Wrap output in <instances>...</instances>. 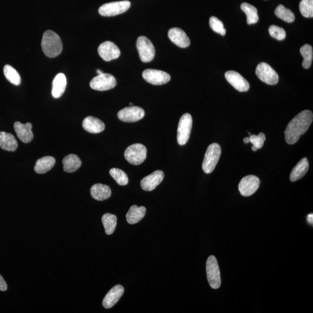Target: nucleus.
Wrapping results in <instances>:
<instances>
[{"instance_id":"obj_32","label":"nucleus","mask_w":313,"mask_h":313,"mask_svg":"<svg viewBox=\"0 0 313 313\" xmlns=\"http://www.w3.org/2000/svg\"><path fill=\"white\" fill-rule=\"evenodd\" d=\"M301 54L304 57V61L302 63L303 67L305 69H309L311 67L313 57V47L311 45L305 44L300 49Z\"/></svg>"},{"instance_id":"obj_39","label":"nucleus","mask_w":313,"mask_h":313,"mask_svg":"<svg viewBox=\"0 0 313 313\" xmlns=\"http://www.w3.org/2000/svg\"><path fill=\"white\" fill-rule=\"evenodd\" d=\"M307 220L310 224L313 225V214H310L309 215H308Z\"/></svg>"},{"instance_id":"obj_2","label":"nucleus","mask_w":313,"mask_h":313,"mask_svg":"<svg viewBox=\"0 0 313 313\" xmlns=\"http://www.w3.org/2000/svg\"><path fill=\"white\" fill-rule=\"evenodd\" d=\"M42 50L47 57L53 58L61 54L63 44L60 37L51 30L43 34L41 41Z\"/></svg>"},{"instance_id":"obj_5","label":"nucleus","mask_w":313,"mask_h":313,"mask_svg":"<svg viewBox=\"0 0 313 313\" xmlns=\"http://www.w3.org/2000/svg\"><path fill=\"white\" fill-rule=\"evenodd\" d=\"M192 125V117L190 114H184L180 118L177 132V141L179 145H186L189 141Z\"/></svg>"},{"instance_id":"obj_12","label":"nucleus","mask_w":313,"mask_h":313,"mask_svg":"<svg viewBox=\"0 0 313 313\" xmlns=\"http://www.w3.org/2000/svg\"><path fill=\"white\" fill-rule=\"evenodd\" d=\"M260 186L259 177L254 175H248L240 181L238 189L243 196L249 197L255 193Z\"/></svg>"},{"instance_id":"obj_6","label":"nucleus","mask_w":313,"mask_h":313,"mask_svg":"<svg viewBox=\"0 0 313 313\" xmlns=\"http://www.w3.org/2000/svg\"><path fill=\"white\" fill-rule=\"evenodd\" d=\"M207 279L211 288L218 289L221 287V277L220 270L217 259L211 255L208 257L206 263Z\"/></svg>"},{"instance_id":"obj_42","label":"nucleus","mask_w":313,"mask_h":313,"mask_svg":"<svg viewBox=\"0 0 313 313\" xmlns=\"http://www.w3.org/2000/svg\"><path fill=\"white\" fill-rule=\"evenodd\" d=\"M130 105H132V104H133V103H130Z\"/></svg>"},{"instance_id":"obj_37","label":"nucleus","mask_w":313,"mask_h":313,"mask_svg":"<svg viewBox=\"0 0 313 313\" xmlns=\"http://www.w3.org/2000/svg\"><path fill=\"white\" fill-rule=\"evenodd\" d=\"M270 36L278 40H283L286 37V32L283 28L276 25H271L269 29Z\"/></svg>"},{"instance_id":"obj_41","label":"nucleus","mask_w":313,"mask_h":313,"mask_svg":"<svg viewBox=\"0 0 313 313\" xmlns=\"http://www.w3.org/2000/svg\"><path fill=\"white\" fill-rule=\"evenodd\" d=\"M96 73H97V75H102L103 73V72L101 71L99 69L96 70Z\"/></svg>"},{"instance_id":"obj_17","label":"nucleus","mask_w":313,"mask_h":313,"mask_svg":"<svg viewBox=\"0 0 313 313\" xmlns=\"http://www.w3.org/2000/svg\"><path fill=\"white\" fill-rule=\"evenodd\" d=\"M124 288L121 285H117L111 288L104 297L103 306L105 309H110L117 304L124 294Z\"/></svg>"},{"instance_id":"obj_15","label":"nucleus","mask_w":313,"mask_h":313,"mask_svg":"<svg viewBox=\"0 0 313 313\" xmlns=\"http://www.w3.org/2000/svg\"><path fill=\"white\" fill-rule=\"evenodd\" d=\"M227 81L239 92L248 91L250 88L249 83L238 72L228 71L225 73Z\"/></svg>"},{"instance_id":"obj_7","label":"nucleus","mask_w":313,"mask_h":313,"mask_svg":"<svg viewBox=\"0 0 313 313\" xmlns=\"http://www.w3.org/2000/svg\"><path fill=\"white\" fill-rule=\"evenodd\" d=\"M129 1H121L106 3L100 7L99 13L103 16H114L123 13L130 8Z\"/></svg>"},{"instance_id":"obj_4","label":"nucleus","mask_w":313,"mask_h":313,"mask_svg":"<svg viewBox=\"0 0 313 313\" xmlns=\"http://www.w3.org/2000/svg\"><path fill=\"white\" fill-rule=\"evenodd\" d=\"M124 156L131 164L140 165L145 161L147 156V149L140 144L132 145L125 150Z\"/></svg>"},{"instance_id":"obj_33","label":"nucleus","mask_w":313,"mask_h":313,"mask_svg":"<svg viewBox=\"0 0 313 313\" xmlns=\"http://www.w3.org/2000/svg\"><path fill=\"white\" fill-rule=\"evenodd\" d=\"M110 175L120 186H126L128 183V177L126 173L120 169L112 168L110 170Z\"/></svg>"},{"instance_id":"obj_9","label":"nucleus","mask_w":313,"mask_h":313,"mask_svg":"<svg viewBox=\"0 0 313 313\" xmlns=\"http://www.w3.org/2000/svg\"><path fill=\"white\" fill-rule=\"evenodd\" d=\"M255 72L261 81L267 84L276 85L279 80L277 73L266 63H260L257 66Z\"/></svg>"},{"instance_id":"obj_11","label":"nucleus","mask_w":313,"mask_h":313,"mask_svg":"<svg viewBox=\"0 0 313 313\" xmlns=\"http://www.w3.org/2000/svg\"><path fill=\"white\" fill-rule=\"evenodd\" d=\"M142 76L146 81L155 85L165 84L170 79L168 73L155 69L145 70L142 73Z\"/></svg>"},{"instance_id":"obj_26","label":"nucleus","mask_w":313,"mask_h":313,"mask_svg":"<svg viewBox=\"0 0 313 313\" xmlns=\"http://www.w3.org/2000/svg\"><path fill=\"white\" fill-rule=\"evenodd\" d=\"M53 156H46L37 160L34 166V170L37 173H45L50 170L55 164Z\"/></svg>"},{"instance_id":"obj_30","label":"nucleus","mask_w":313,"mask_h":313,"mask_svg":"<svg viewBox=\"0 0 313 313\" xmlns=\"http://www.w3.org/2000/svg\"><path fill=\"white\" fill-rule=\"evenodd\" d=\"M274 13L278 18L288 23L293 22L295 19L294 13L283 5H278L275 10Z\"/></svg>"},{"instance_id":"obj_21","label":"nucleus","mask_w":313,"mask_h":313,"mask_svg":"<svg viewBox=\"0 0 313 313\" xmlns=\"http://www.w3.org/2000/svg\"><path fill=\"white\" fill-rule=\"evenodd\" d=\"M66 85H67V79L65 75L63 73H59L56 76L52 82V96L56 99L59 98L64 93Z\"/></svg>"},{"instance_id":"obj_14","label":"nucleus","mask_w":313,"mask_h":313,"mask_svg":"<svg viewBox=\"0 0 313 313\" xmlns=\"http://www.w3.org/2000/svg\"><path fill=\"white\" fill-rule=\"evenodd\" d=\"M97 51L100 57L106 62L116 59L121 55L120 49L111 41H106L101 44Z\"/></svg>"},{"instance_id":"obj_19","label":"nucleus","mask_w":313,"mask_h":313,"mask_svg":"<svg viewBox=\"0 0 313 313\" xmlns=\"http://www.w3.org/2000/svg\"><path fill=\"white\" fill-rule=\"evenodd\" d=\"M31 129L32 125L29 123L23 124L20 122H15L14 124V130L17 137L24 144H28L33 140V133Z\"/></svg>"},{"instance_id":"obj_1","label":"nucleus","mask_w":313,"mask_h":313,"mask_svg":"<svg viewBox=\"0 0 313 313\" xmlns=\"http://www.w3.org/2000/svg\"><path fill=\"white\" fill-rule=\"evenodd\" d=\"M313 120L311 111L306 110L299 113L289 123L285 131V138L288 144L297 143L301 136L306 133Z\"/></svg>"},{"instance_id":"obj_10","label":"nucleus","mask_w":313,"mask_h":313,"mask_svg":"<svg viewBox=\"0 0 313 313\" xmlns=\"http://www.w3.org/2000/svg\"><path fill=\"white\" fill-rule=\"evenodd\" d=\"M116 84V79L114 77L107 73H103L95 77L90 82V88L99 91L113 89Z\"/></svg>"},{"instance_id":"obj_18","label":"nucleus","mask_w":313,"mask_h":313,"mask_svg":"<svg viewBox=\"0 0 313 313\" xmlns=\"http://www.w3.org/2000/svg\"><path fill=\"white\" fill-rule=\"evenodd\" d=\"M170 41L180 48H187L190 44L189 38L184 31L180 28L174 27L168 31Z\"/></svg>"},{"instance_id":"obj_13","label":"nucleus","mask_w":313,"mask_h":313,"mask_svg":"<svg viewBox=\"0 0 313 313\" xmlns=\"http://www.w3.org/2000/svg\"><path fill=\"white\" fill-rule=\"evenodd\" d=\"M145 111L141 107L131 106L125 107L118 113V118L125 123H135L145 116Z\"/></svg>"},{"instance_id":"obj_29","label":"nucleus","mask_w":313,"mask_h":313,"mask_svg":"<svg viewBox=\"0 0 313 313\" xmlns=\"http://www.w3.org/2000/svg\"><path fill=\"white\" fill-rule=\"evenodd\" d=\"M117 217L116 215L111 214H104L102 218L105 232L107 235H112L117 226Z\"/></svg>"},{"instance_id":"obj_23","label":"nucleus","mask_w":313,"mask_h":313,"mask_svg":"<svg viewBox=\"0 0 313 313\" xmlns=\"http://www.w3.org/2000/svg\"><path fill=\"white\" fill-rule=\"evenodd\" d=\"M309 168L308 159L306 158H302L292 170L290 175L291 182H296L302 178L308 172Z\"/></svg>"},{"instance_id":"obj_40","label":"nucleus","mask_w":313,"mask_h":313,"mask_svg":"<svg viewBox=\"0 0 313 313\" xmlns=\"http://www.w3.org/2000/svg\"><path fill=\"white\" fill-rule=\"evenodd\" d=\"M243 142H244L245 144H248V143H249V138H245L244 139H243Z\"/></svg>"},{"instance_id":"obj_35","label":"nucleus","mask_w":313,"mask_h":313,"mask_svg":"<svg viewBox=\"0 0 313 313\" xmlns=\"http://www.w3.org/2000/svg\"><path fill=\"white\" fill-rule=\"evenodd\" d=\"M249 142L253 145L252 150L254 152H256L257 150L262 148L264 145V141H266L265 135L262 132L258 135H250Z\"/></svg>"},{"instance_id":"obj_25","label":"nucleus","mask_w":313,"mask_h":313,"mask_svg":"<svg viewBox=\"0 0 313 313\" xmlns=\"http://www.w3.org/2000/svg\"><path fill=\"white\" fill-rule=\"evenodd\" d=\"M0 148L6 151H15L17 148L16 139L12 134L0 132Z\"/></svg>"},{"instance_id":"obj_28","label":"nucleus","mask_w":313,"mask_h":313,"mask_svg":"<svg viewBox=\"0 0 313 313\" xmlns=\"http://www.w3.org/2000/svg\"><path fill=\"white\" fill-rule=\"evenodd\" d=\"M241 8L246 15L247 23L252 24L258 22L259 16L257 14V10L255 6L249 3L243 2L241 5Z\"/></svg>"},{"instance_id":"obj_24","label":"nucleus","mask_w":313,"mask_h":313,"mask_svg":"<svg viewBox=\"0 0 313 313\" xmlns=\"http://www.w3.org/2000/svg\"><path fill=\"white\" fill-rule=\"evenodd\" d=\"M146 212V209L145 207L132 205L126 215L127 222L131 225L137 224L144 218Z\"/></svg>"},{"instance_id":"obj_22","label":"nucleus","mask_w":313,"mask_h":313,"mask_svg":"<svg viewBox=\"0 0 313 313\" xmlns=\"http://www.w3.org/2000/svg\"><path fill=\"white\" fill-rule=\"evenodd\" d=\"M90 194L97 201H104L111 197V190L109 186L97 183L94 184L90 189Z\"/></svg>"},{"instance_id":"obj_8","label":"nucleus","mask_w":313,"mask_h":313,"mask_svg":"<svg viewBox=\"0 0 313 313\" xmlns=\"http://www.w3.org/2000/svg\"><path fill=\"white\" fill-rule=\"evenodd\" d=\"M137 47L141 60L148 63L153 60L155 56V48L151 40L145 36L138 38Z\"/></svg>"},{"instance_id":"obj_38","label":"nucleus","mask_w":313,"mask_h":313,"mask_svg":"<svg viewBox=\"0 0 313 313\" xmlns=\"http://www.w3.org/2000/svg\"><path fill=\"white\" fill-rule=\"evenodd\" d=\"M7 289H8V286H7L6 282L1 275L0 274V291H5L7 290Z\"/></svg>"},{"instance_id":"obj_27","label":"nucleus","mask_w":313,"mask_h":313,"mask_svg":"<svg viewBox=\"0 0 313 313\" xmlns=\"http://www.w3.org/2000/svg\"><path fill=\"white\" fill-rule=\"evenodd\" d=\"M64 169L66 172L72 173L76 171L81 165V161L78 156L69 155L63 159Z\"/></svg>"},{"instance_id":"obj_34","label":"nucleus","mask_w":313,"mask_h":313,"mask_svg":"<svg viewBox=\"0 0 313 313\" xmlns=\"http://www.w3.org/2000/svg\"><path fill=\"white\" fill-rule=\"evenodd\" d=\"M302 15L305 17H313V0H302L299 4Z\"/></svg>"},{"instance_id":"obj_36","label":"nucleus","mask_w":313,"mask_h":313,"mask_svg":"<svg viewBox=\"0 0 313 313\" xmlns=\"http://www.w3.org/2000/svg\"><path fill=\"white\" fill-rule=\"evenodd\" d=\"M210 26L212 30L215 31L216 33L220 34L222 36H225L226 33V30L224 28V23L217 17L215 16L210 17Z\"/></svg>"},{"instance_id":"obj_3","label":"nucleus","mask_w":313,"mask_h":313,"mask_svg":"<svg viewBox=\"0 0 313 313\" xmlns=\"http://www.w3.org/2000/svg\"><path fill=\"white\" fill-rule=\"evenodd\" d=\"M221 153V147L219 144L214 143L208 146L202 166L205 173H210L214 171L220 158Z\"/></svg>"},{"instance_id":"obj_31","label":"nucleus","mask_w":313,"mask_h":313,"mask_svg":"<svg viewBox=\"0 0 313 313\" xmlns=\"http://www.w3.org/2000/svg\"><path fill=\"white\" fill-rule=\"evenodd\" d=\"M3 74H4L6 78L12 84L15 85L20 84V76L18 72L11 66L6 65L3 67Z\"/></svg>"},{"instance_id":"obj_16","label":"nucleus","mask_w":313,"mask_h":313,"mask_svg":"<svg viewBox=\"0 0 313 313\" xmlns=\"http://www.w3.org/2000/svg\"><path fill=\"white\" fill-rule=\"evenodd\" d=\"M163 178H164V173L162 170H156L141 180L142 189L149 191L155 190L156 186L162 182Z\"/></svg>"},{"instance_id":"obj_20","label":"nucleus","mask_w":313,"mask_h":313,"mask_svg":"<svg viewBox=\"0 0 313 313\" xmlns=\"http://www.w3.org/2000/svg\"><path fill=\"white\" fill-rule=\"evenodd\" d=\"M82 127L84 130L91 134H99L104 131L105 125L98 118L88 116L82 122Z\"/></svg>"}]
</instances>
